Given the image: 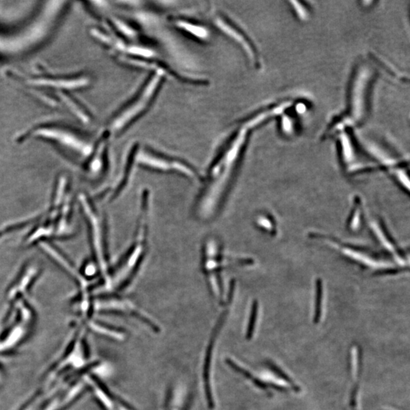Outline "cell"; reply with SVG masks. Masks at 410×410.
Wrapping results in <instances>:
<instances>
[{"label":"cell","instance_id":"6da1fadb","mask_svg":"<svg viewBox=\"0 0 410 410\" xmlns=\"http://www.w3.org/2000/svg\"><path fill=\"white\" fill-rule=\"evenodd\" d=\"M250 130L238 126L219 148L202 178V187L194 204V216L201 222L212 221L227 202L244 155Z\"/></svg>","mask_w":410,"mask_h":410},{"label":"cell","instance_id":"7a4b0ae2","mask_svg":"<svg viewBox=\"0 0 410 410\" xmlns=\"http://www.w3.org/2000/svg\"><path fill=\"white\" fill-rule=\"evenodd\" d=\"M150 210L146 206L140 207L134 241L115 267L109 271L104 287L110 292H120L128 289L139 274L148 250Z\"/></svg>","mask_w":410,"mask_h":410},{"label":"cell","instance_id":"3957f363","mask_svg":"<svg viewBox=\"0 0 410 410\" xmlns=\"http://www.w3.org/2000/svg\"><path fill=\"white\" fill-rule=\"evenodd\" d=\"M246 261L225 252L222 243L214 237H207L202 246V268L212 295L220 303H230L235 292V284L226 287L223 273L226 268Z\"/></svg>","mask_w":410,"mask_h":410},{"label":"cell","instance_id":"277c9868","mask_svg":"<svg viewBox=\"0 0 410 410\" xmlns=\"http://www.w3.org/2000/svg\"><path fill=\"white\" fill-rule=\"evenodd\" d=\"M165 79L150 74L138 91L109 120L107 131L110 136H119L136 123L152 107Z\"/></svg>","mask_w":410,"mask_h":410},{"label":"cell","instance_id":"5b68a950","mask_svg":"<svg viewBox=\"0 0 410 410\" xmlns=\"http://www.w3.org/2000/svg\"><path fill=\"white\" fill-rule=\"evenodd\" d=\"M135 166L163 173L176 174L189 180L202 181L199 171L187 161L160 152L150 147L135 145Z\"/></svg>","mask_w":410,"mask_h":410},{"label":"cell","instance_id":"8992f818","mask_svg":"<svg viewBox=\"0 0 410 410\" xmlns=\"http://www.w3.org/2000/svg\"><path fill=\"white\" fill-rule=\"evenodd\" d=\"M373 79L374 73L367 65H360L356 69L350 90L349 116L343 122L345 125H356L367 117L369 94Z\"/></svg>","mask_w":410,"mask_h":410},{"label":"cell","instance_id":"52a82bcc","mask_svg":"<svg viewBox=\"0 0 410 410\" xmlns=\"http://www.w3.org/2000/svg\"><path fill=\"white\" fill-rule=\"evenodd\" d=\"M81 202L90 230L92 247L95 256L96 264L105 283L110 271L105 223L86 198H81Z\"/></svg>","mask_w":410,"mask_h":410},{"label":"cell","instance_id":"ba28073f","mask_svg":"<svg viewBox=\"0 0 410 410\" xmlns=\"http://www.w3.org/2000/svg\"><path fill=\"white\" fill-rule=\"evenodd\" d=\"M210 21L213 26L218 30L220 33L233 41L237 46H240L247 59L254 67H260L259 53L256 49L253 42L246 35L243 30L234 22L217 8H212L210 11Z\"/></svg>","mask_w":410,"mask_h":410},{"label":"cell","instance_id":"9c48e42d","mask_svg":"<svg viewBox=\"0 0 410 410\" xmlns=\"http://www.w3.org/2000/svg\"><path fill=\"white\" fill-rule=\"evenodd\" d=\"M120 63L129 67L135 69H143L149 72L150 74H157L164 79H171L174 82L180 84H189V85L205 86L208 84V81L206 79L193 78L191 76L182 74L176 69L172 68L164 61L155 58L141 57H117Z\"/></svg>","mask_w":410,"mask_h":410},{"label":"cell","instance_id":"30bf717a","mask_svg":"<svg viewBox=\"0 0 410 410\" xmlns=\"http://www.w3.org/2000/svg\"><path fill=\"white\" fill-rule=\"evenodd\" d=\"M33 135L57 143L61 147L76 153L82 158H89L94 149V145L87 139L82 138L76 133L59 127L38 128L34 131Z\"/></svg>","mask_w":410,"mask_h":410},{"label":"cell","instance_id":"8fae6325","mask_svg":"<svg viewBox=\"0 0 410 410\" xmlns=\"http://www.w3.org/2000/svg\"><path fill=\"white\" fill-rule=\"evenodd\" d=\"M169 24L186 36L200 43H208L211 39V32L207 25L196 18L186 15H171Z\"/></svg>","mask_w":410,"mask_h":410},{"label":"cell","instance_id":"7c38bea8","mask_svg":"<svg viewBox=\"0 0 410 410\" xmlns=\"http://www.w3.org/2000/svg\"><path fill=\"white\" fill-rule=\"evenodd\" d=\"M111 138L107 131L94 145L87 162V173L90 177L98 178L105 172L107 166V152L109 140Z\"/></svg>","mask_w":410,"mask_h":410},{"label":"cell","instance_id":"4fadbf2b","mask_svg":"<svg viewBox=\"0 0 410 410\" xmlns=\"http://www.w3.org/2000/svg\"><path fill=\"white\" fill-rule=\"evenodd\" d=\"M28 84L38 87H49L58 90H77L84 88L90 84V79L87 76L65 79V78H33L27 80Z\"/></svg>","mask_w":410,"mask_h":410},{"label":"cell","instance_id":"5bb4252c","mask_svg":"<svg viewBox=\"0 0 410 410\" xmlns=\"http://www.w3.org/2000/svg\"><path fill=\"white\" fill-rule=\"evenodd\" d=\"M226 315L227 314L224 313L223 316L220 318V322L217 325V328L215 329L213 336H212L211 340L207 346V353L205 356V365H204V378H205V394H206V398H207V404H208L210 408H213L214 407V403H213V395H212L211 387H210V366H211L212 355H213V343L215 341V337L217 336L219 330L223 325L225 319H226Z\"/></svg>","mask_w":410,"mask_h":410},{"label":"cell","instance_id":"9a60e30c","mask_svg":"<svg viewBox=\"0 0 410 410\" xmlns=\"http://www.w3.org/2000/svg\"><path fill=\"white\" fill-rule=\"evenodd\" d=\"M60 97L63 99V101L66 102L68 107L71 108V110H73V113L77 116L79 120L86 123L90 122V116L79 104H75V102L71 100V99L68 98V96H66V94H61Z\"/></svg>","mask_w":410,"mask_h":410},{"label":"cell","instance_id":"2e32d148","mask_svg":"<svg viewBox=\"0 0 410 410\" xmlns=\"http://www.w3.org/2000/svg\"><path fill=\"white\" fill-rule=\"evenodd\" d=\"M267 366H268L270 369H271L274 373L278 374L279 377H282L284 381L289 383V384H290L291 387H292V389H293L295 392H299V391H300V388H299V386L296 385V384L293 382L292 379H291L289 376L287 375L285 372H284L281 369H279L278 366H275V365H274V363H271V362H268V363H267Z\"/></svg>","mask_w":410,"mask_h":410},{"label":"cell","instance_id":"e0dca14e","mask_svg":"<svg viewBox=\"0 0 410 410\" xmlns=\"http://www.w3.org/2000/svg\"><path fill=\"white\" fill-rule=\"evenodd\" d=\"M258 303L254 302L251 307V315H250L249 323H248V330L246 333L247 340H251L254 333V327H255L256 321H257V315H258Z\"/></svg>","mask_w":410,"mask_h":410},{"label":"cell","instance_id":"ac0fdd59","mask_svg":"<svg viewBox=\"0 0 410 410\" xmlns=\"http://www.w3.org/2000/svg\"><path fill=\"white\" fill-rule=\"evenodd\" d=\"M291 4H292V8L299 19L302 21H306L309 18V12L305 5L301 2H295V1L291 2Z\"/></svg>","mask_w":410,"mask_h":410},{"label":"cell","instance_id":"d6986e66","mask_svg":"<svg viewBox=\"0 0 410 410\" xmlns=\"http://www.w3.org/2000/svg\"><path fill=\"white\" fill-rule=\"evenodd\" d=\"M22 328H18L12 331V335H10V336H8V337L5 340V345H3L4 346L2 349L3 348L4 349L9 348L11 345L14 344L15 343H16L18 341L21 336H22V333H23Z\"/></svg>","mask_w":410,"mask_h":410},{"label":"cell","instance_id":"ffe728a7","mask_svg":"<svg viewBox=\"0 0 410 410\" xmlns=\"http://www.w3.org/2000/svg\"><path fill=\"white\" fill-rule=\"evenodd\" d=\"M292 120L289 118H284V130L285 131H287V133L290 132L292 130Z\"/></svg>","mask_w":410,"mask_h":410}]
</instances>
